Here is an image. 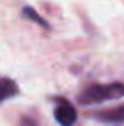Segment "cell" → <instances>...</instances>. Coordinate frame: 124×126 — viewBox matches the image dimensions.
Segmentation results:
<instances>
[{
    "label": "cell",
    "mask_w": 124,
    "mask_h": 126,
    "mask_svg": "<svg viewBox=\"0 0 124 126\" xmlns=\"http://www.w3.org/2000/svg\"><path fill=\"white\" fill-rule=\"evenodd\" d=\"M124 97V83H108V85H91L78 96V104L94 105L100 102L113 101Z\"/></svg>",
    "instance_id": "6da1fadb"
},
{
    "label": "cell",
    "mask_w": 124,
    "mask_h": 126,
    "mask_svg": "<svg viewBox=\"0 0 124 126\" xmlns=\"http://www.w3.org/2000/svg\"><path fill=\"white\" fill-rule=\"evenodd\" d=\"M54 118L61 126H73L75 121H76L78 115L75 107L67 101V99H59L57 101V105L54 109Z\"/></svg>",
    "instance_id": "7a4b0ae2"
},
{
    "label": "cell",
    "mask_w": 124,
    "mask_h": 126,
    "mask_svg": "<svg viewBox=\"0 0 124 126\" xmlns=\"http://www.w3.org/2000/svg\"><path fill=\"white\" fill-rule=\"evenodd\" d=\"M94 118L105 123H124V104L118 105V107L108 109V110H102L99 113L94 115Z\"/></svg>",
    "instance_id": "3957f363"
},
{
    "label": "cell",
    "mask_w": 124,
    "mask_h": 126,
    "mask_svg": "<svg viewBox=\"0 0 124 126\" xmlns=\"http://www.w3.org/2000/svg\"><path fill=\"white\" fill-rule=\"evenodd\" d=\"M18 94V85L11 78H0V104Z\"/></svg>",
    "instance_id": "277c9868"
},
{
    "label": "cell",
    "mask_w": 124,
    "mask_h": 126,
    "mask_svg": "<svg viewBox=\"0 0 124 126\" xmlns=\"http://www.w3.org/2000/svg\"><path fill=\"white\" fill-rule=\"evenodd\" d=\"M22 16H25L27 19H32L34 22H37V24L41 26L43 29H50V26L46 24V21H45V19L41 18V16L38 15V13L35 11L34 8H30V6H25V8H22Z\"/></svg>",
    "instance_id": "5b68a950"
},
{
    "label": "cell",
    "mask_w": 124,
    "mask_h": 126,
    "mask_svg": "<svg viewBox=\"0 0 124 126\" xmlns=\"http://www.w3.org/2000/svg\"><path fill=\"white\" fill-rule=\"evenodd\" d=\"M18 126H37V121L32 120L30 117H22L21 120H19Z\"/></svg>",
    "instance_id": "8992f818"
}]
</instances>
